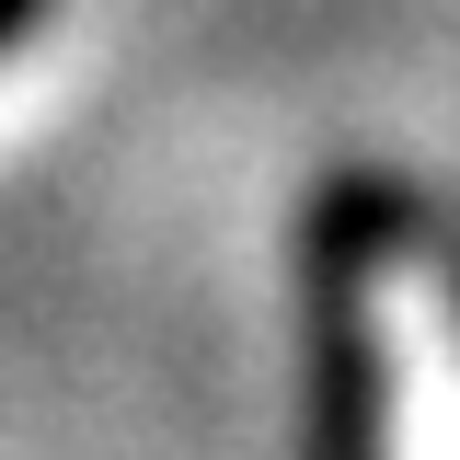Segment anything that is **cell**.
<instances>
[{"instance_id": "6da1fadb", "label": "cell", "mask_w": 460, "mask_h": 460, "mask_svg": "<svg viewBox=\"0 0 460 460\" xmlns=\"http://www.w3.org/2000/svg\"><path fill=\"white\" fill-rule=\"evenodd\" d=\"M35 12H47V0H0V47H12V35H23Z\"/></svg>"}]
</instances>
